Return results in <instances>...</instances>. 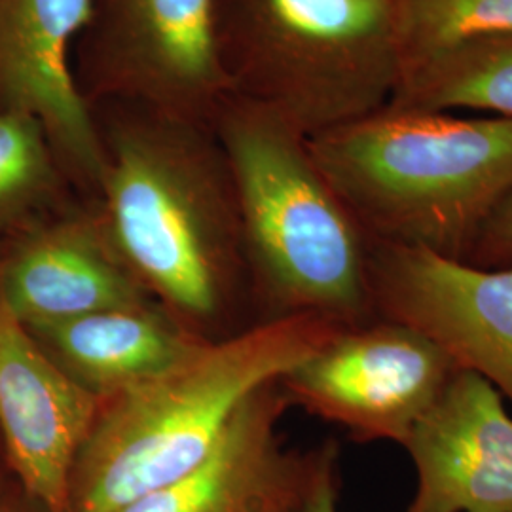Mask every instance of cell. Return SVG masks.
<instances>
[{
	"label": "cell",
	"mask_w": 512,
	"mask_h": 512,
	"mask_svg": "<svg viewBox=\"0 0 512 512\" xmlns=\"http://www.w3.org/2000/svg\"><path fill=\"white\" fill-rule=\"evenodd\" d=\"M238 198L258 321L317 315L344 327L376 319L361 224L315 164L308 137L236 97L213 118Z\"/></svg>",
	"instance_id": "3"
},
{
	"label": "cell",
	"mask_w": 512,
	"mask_h": 512,
	"mask_svg": "<svg viewBox=\"0 0 512 512\" xmlns=\"http://www.w3.org/2000/svg\"><path fill=\"white\" fill-rule=\"evenodd\" d=\"M344 329L317 315L256 321L103 401L74 463L67 512H120L190 473L241 404Z\"/></svg>",
	"instance_id": "2"
},
{
	"label": "cell",
	"mask_w": 512,
	"mask_h": 512,
	"mask_svg": "<svg viewBox=\"0 0 512 512\" xmlns=\"http://www.w3.org/2000/svg\"><path fill=\"white\" fill-rule=\"evenodd\" d=\"M372 243L465 262L512 192V120L385 105L308 139Z\"/></svg>",
	"instance_id": "4"
},
{
	"label": "cell",
	"mask_w": 512,
	"mask_h": 512,
	"mask_svg": "<svg viewBox=\"0 0 512 512\" xmlns=\"http://www.w3.org/2000/svg\"><path fill=\"white\" fill-rule=\"evenodd\" d=\"M88 18L90 0H0V110L37 118L76 192L95 200L105 152L73 73Z\"/></svg>",
	"instance_id": "9"
},
{
	"label": "cell",
	"mask_w": 512,
	"mask_h": 512,
	"mask_svg": "<svg viewBox=\"0 0 512 512\" xmlns=\"http://www.w3.org/2000/svg\"><path fill=\"white\" fill-rule=\"evenodd\" d=\"M399 109L476 110L512 120V31L431 57L406 73L393 93Z\"/></svg>",
	"instance_id": "15"
},
{
	"label": "cell",
	"mask_w": 512,
	"mask_h": 512,
	"mask_svg": "<svg viewBox=\"0 0 512 512\" xmlns=\"http://www.w3.org/2000/svg\"><path fill=\"white\" fill-rule=\"evenodd\" d=\"M393 2L403 76L461 44L512 31V0Z\"/></svg>",
	"instance_id": "17"
},
{
	"label": "cell",
	"mask_w": 512,
	"mask_h": 512,
	"mask_svg": "<svg viewBox=\"0 0 512 512\" xmlns=\"http://www.w3.org/2000/svg\"><path fill=\"white\" fill-rule=\"evenodd\" d=\"M465 262L478 268L512 266V192L492 213Z\"/></svg>",
	"instance_id": "19"
},
{
	"label": "cell",
	"mask_w": 512,
	"mask_h": 512,
	"mask_svg": "<svg viewBox=\"0 0 512 512\" xmlns=\"http://www.w3.org/2000/svg\"><path fill=\"white\" fill-rule=\"evenodd\" d=\"M291 406L281 380L260 387L198 467L120 512L287 511L315 456V448L298 452L281 440L279 423Z\"/></svg>",
	"instance_id": "13"
},
{
	"label": "cell",
	"mask_w": 512,
	"mask_h": 512,
	"mask_svg": "<svg viewBox=\"0 0 512 512\" xmlns=\"http://www.w3.org/2000/svg\"><path fill=\"white\" fill-rule=\"evenodd\" d=\"M73 73L90 109L131 103L213 124L228 97L213 0H90Z\"/></svg>",
	"instance_id": "6"
},
{
	"label": "cell",
	"mask_w": 512,
	"mask_h": 512,
	"mask_svg": "<svg viewBox=\"0 0 512 512\" xmlns=\"http://www.w3.org/2000/svg\"><path fill=\"white\" fill-rule=\"evenodd\" d=\"M82 198L37 118L0 110V243Z\"/></svg>",
	"instance_id": "16"
},
{
	"label": "cell",
	"mask_w": 512,
	"mask_h": 512,
	"mask_svg": "<svg viewBox=\"0 0 512 512\" xmlns=\"http://www.w3.org/2000/svg\"><path fill=\"white\" fill-rule=\"evenodd\" d=\"M105 152L97 209L129 272L205 340L253 302L238 198L211 124L131 103L93 107Z\"/></svg>",
	"instance_id": "1"
},
{
	"label": "cell",
	"mask_w": 512,
	"mask_h": 512,
	"mask_svg": "<svg viewBox=\"0 0 512 512\" xmlns=\"http://www.w3.org/2000/svg\"><path fill=\"white\" fill-rule=\"evenodd\" d=\"M14 476L8 469V461H6V454H4V446H2V440H0V492L4 490V486L12 480Z\"/></svg>",
	"instance_id": "21"
},
{
	"label": "cell",
	"mask_w": 512,
	"mask_h": 512,
	"mask_svg": "<svg viewBox=\"0 0 512 512\" xmlns=\"http://www.w3.org/2000/svg\"><path fill=\"white\" fill-rule=\"evenodd\" d=\"M25 327L54 365L101 403L152 380L207 342L160 306Z\"/></svg>",
	"instance_id": "14"
},
{
	"label": "cell",
	"mask_w": 512,
	"mask_h": 512,
	"mask_svg": "<svg viewBox=\"0 0 512 512\" xmlns=\"http://www.w3.org/2000/svg\"><path fill=\"white\" fill-rule=\"evenodd\" d=\"M0 512H48L12 478L0 492Z\"/></svg>",
	"instance_id": "20"
},
{
	"label": "cell",
	"mask_w": 512,
	"mask_h": 512,
	"mask_svg": "<svg viewBox=\"0 0 512 512\" xmlns=\"http://www.w3.org/2000/svg\"><path fill=\"white\" fill-rule=\"evenodd\" d=\"M403 448L416 469L406 512H512V418L482 376L459 368Z\"/></svg>",
	"instance_id": "12"
},
{
	"label": "cell",
	"mask_w": 512,
	"mask_h": 512,
	"mask_svg": "<svg viewBox=\"0 0 512 512\" xmlns=\"http://www.w3.org/2000/svg\"><path fill=\"white\" fill-rule=\"evenodd\" d=\"M458 370L420 330L376 317L340 330L281 385L293 406L340 425L351 439L403 446Z\"/></svg>",
	"instance_id": "7"
},
{
	"label": "cell",
	"mask_w": 512,
	"mask_h": 512,
	"mask_svg": "<svg viewBox=\"0 0 512 512\" xmlns=\"http://www.w3.org/2000/svg\"><path fill=\"white\" fill-rule=\"evenodd\" d=\"M99 406L0 296V440L14 480L48 512H67L74 463Z\"/></svg>",
	"instance_id": "11"
},
{
	"label": "cell",
	"mask_w": 512,
	"mask_h": 512,
	"mask_svg": "<svg viewBox=\"0 0 512 512\" xmlns=\"http://www.w3.org/2000/svg\"><path fill=\"white\" fill-rule=\"evenodd\" d=\"M228 97L304 137L389 105L403 65L393 0H213Z\"/></svg>",
	"instance_id": "5"
},
{
	"label": "cell",
	"mask_w": 512,
	"mask_h": 512,
	"mask_svg": "<svg viewBox=\"0 0 512 512\" xmlns=\"http://www.w3.org/2000/svg\"><path fill=\"white\" fill-rule=\"evenodd\" d=\"M338 458L340 448L334 440L315 448L308 480L285 512H340Z\"/></svg>",
	"instance_id": "18"
},
{
	"label": "cell",
	"mask_w": 512,
	"mask_h": 512,
	"mask_svg": "<svg viewBox=\"0 0 512 512\" xmlns=\"http://www.w3.org/2000/svg\"><path fill=\"white\" fill-rule=\"evenodd\" d=\"M0 296L23 325L158 306L129 272L88 198L0 243Z\"/></svg>",
	"instance_id": "10"
},
{
	"label": "cell",
	"mask_w": 512,
	"mask_h": 512,
	"mask_svg": "<svg viewBox=\"0 0 512 512\" xmlns=\"http://www.w3.org/2000/svg\"><path fill=\"white\" fill-rule=\"evenodd\" d=\"M370 291L378 317L420 330L512 403V266L372 243Z\"/></svg>",
	"instance_id": "8"
}]
</instances>
